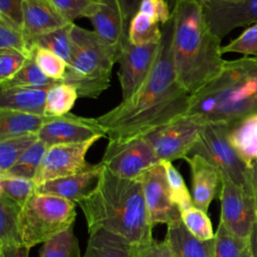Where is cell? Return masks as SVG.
<instances>
[{"label":"cell","mask_w":257,"mask_h":257,"mask_svg":"<svg viewBox=\"0 0 257 257\" xmlns=\"http://www.w3.org/2000/svg\"><path fill=\"white\" fill-rule=\"evenodd\" d=\"M106 137V130L97 117H84L71 112L60 116H48L38 133V138L48 148L60 144H72L93 138Z\"/></svg>","instance_id":"13"},{"label":"cell","mask_w":257,"mask_h":257,"mask_svg":"<svg viewBox=\"0 0 257 257\" xmlns=\"http://www.w3.org/2000/svg\"><path fill=\"white\" fill-rule=\"evenodd\" d=\"M38 135L30 134L0 141V175L7 173L20 157L38 140Z\"/></svg>","instance_id":"31"},{"label":"cell","mask_w":257,"mask_h":257,"mask_svg":"<svg viewBox=\"0 0 257 257\" xmlns=\"http://www.w3.org/2000/svg\"><path fill=\"white\" fill-rule=\"evenodd\" d=\"M39 257H83L73 226L44 242Z\"/></svg>","instance_id":"32"},{"label":"cell","mask_w":257,"mask_h":257,"mask_svg":"<svg viewBox=\"0 0 257 257\" xmlns=\"http://www.w3.org/2000/svg\"><path fill=\"white\" fill-rule=\"evenodd\" d=\"M99 139L101 138L96 137L81 143L60 144L49 147L33 180L35 185L75 175L89 169L92 165L86 162L85 156Z\"/></svg>","instance_id":"11"},{"label":"cell","mask_w":257,"mask_h":257,"mask_svg":"<svg viewBox=\"0 0 257 257\" xmlns=\"http://www.w3.org/2000/svg\"><path fill=\"white\" fill-rule=\"evenodd\" d=\"M21 207L0 196V249L22 245L19 229Z\"/></svg>","instance_id":"25"},{"label":"cell","mask_w":257,"mask_h":257,"mask_svg":"<svg viewBox=\"0 0 257 257\" xmlns=\"http://www.w3.org/2000/svg\"><path fill=\"white\" fill-rule=\"evenodd\" d=\"M0 50H16L28 59H33V50L23 29L0 17Z\"/></svg>","instance_id":"34"},{"label":"cell","mask_w":257,"mask_h":257,"mask_svg":"<svg viewBox=\"0 0 257 257\" xmlns=\"http://www.w3.org/2000/svg\"><path fill=\"white\" fill-rule=\"evenodd\" d=\"M92 1H94V2H101L102 0H92Z\"/></svg>","instance_id":"51"},{"label":"cell","mask_w":257,"mask_h":257,"mask_svg":"<svg viewBox=\"0 0 257 257\" xmlns=\"http://www.w3.org/2000/svg\"><path fill=\"white\" fill-rule=\"evenodd\" d=\"M214 257H253L250 238H241L219 222L214 237Z\"/></svg>","instance_id":"27"},{"label":"cell","mask_w":257,"mask_h":257,"mask_svg":"<svg viewBox=\"0 0 257 257\" xmlns=\"http://www.w3.org/2000/svg\"><path fill=\"white\" fill-rule=\"evenodd\" d=\"M214 1H221V2H229V3H240L245 0H214Z\"/></svg>","instance_id":"50"},{"label":"cell","mask_w":257,"mask_h":257,"mask_svg":"<svg viewBox=\"0 0 257 257\" xmlns=\"http://www.w3.org/2000/svg\"><path fill=\"white\" fill-rule=\"evenodd\" d=\"M75 205L61 197L34 193L19 215L22 245L31 248L73 226Z\"/></svg>","instance_id":"6"},{"label":"cell","mask_w":257,"mask_h":257,"mask_svg":"<svg viewBox=\"0 0 257 257\" xmlns=\"http://www.w3.org/2000/svg\"><path fill=\"white\" fill-rule=\"evenodd\" d=\"M70 23L49 0H24L23 32L28 41Z\"/></svg>","instance_id":"19"},{"label":"cell","mask_w":257,"mask_h":257,"mask_svg":"<svg viewBox=\"0 0 257 257\" xmlns=\"http://www.w3.org/2000/svg\"><path fill=\"white\" fill-rule=\"evenodd\" d=\"M51 4L66 18L73 22L77 18L88 17L97 2L92 0H49Z\"/></svg>","instance_id":"40"},{"label":"cell","mask_w":257,"mask_h":257,"mask_svg":"<svg viewBox=\"0 0 257 257\" xmlns=\"http://www.w3.org/2000/svg\"><path fill=\"white\" fill-rule=\"evenodd\" d=\"M181 219L189 232L196 238L203 241L214 239L215 233L206 212L193 206L181 213Z\"/></svg>","instance_id":"37"},{"label":"cell","mask_w":257,"mask_h":257,"mask_svg":"<svg viewBox=\"0 0 257 257\" xmlns=\"http://www.w3.org/2000/svg\"><path fill=\"white\" fill-rule=\"evenodd\" d=\"M229 126L224 124L204 125L200 138L190 155H199L216 166L235 184L249 189L248 166L240 159L228 139Z\"/></svg>","instance_id":"7"},{"label":"cell","mask_w":257,"mask_h":257,"mask_svg":"<svg viewBox=\"0 0 257 257\" xmlns=\"http://www.w3.org/2000/svg\"><path fill=\"white\" fill-rule=\"evenodd\" d=\"M48 116L0 108V141L24 135H38Z\"/></svg>","instance_id":"24"},{"label":"cell","mask_w":257,"mask_h":257,"mask_svg":"<svg viewBox=\"0 0 257 257\" xmlns=\"http://www.w3.org/2000/svg\"><path fill=\"white\" fill-rule=\"evenodd\" d=\"M24 0H0V17L23 29Z\"/></svg>","instance_id":"43"},{"label":"cell","mask_w":257,"mask_h":257,"mask_svg":"<svg viewBox=\"0 0 257 257\" xmlns=\"http://www.w3.org/2000/svg\"><path fill=\"white\" fill-rule=\"evenodd\" d=\"M135 257H176V255L165 239L161 242L154 239L146 245L136 247Z\"/></svg>","instance_id":"44"},{"label":"cell","mask_w":257,"mask_h":257,"mask_svg":"<svg viewBox=\"0 0 257 257\" xmlns=\"http://www.w3.org/2000/svg\"><path fill=\"white\" fill-rule=\"evenodd\" d=\"M48 147L41 141L37 140L16 162V164L5 174L7 176L23 178L27 180H34L43 157Z\"/></svg>","instance_id":"30"},{"label":"cell","mask_w":257,"mask_h":257,"mask_svg":"<svg viewBox=\"0 0 257 257\" xmlns=\"http://www.w3.org/2000/svg\"><path fill=\"white\" fill-rule=\"evenodd\" d=\"M58 80L46 76L37 66L34 59H29L24 66L8 81L0 83V88L8 87H42L54 85Z\"/></svg>","instance_id":"33"},{"label":"cell","mask_w":257,"mask_h":257,"mask_svg":"<svg viewBox=\"0 0 257 257\" xmlns=\"http://www.w3.org/2000/svg\"><path fill=\"white\" fill-rule=\"evenodd\" d=\"M249 238H250L253 257H257V221H256V223L253 227V231H252Z\"/></svg>","instance_id":"48"},{"label":"cell","mask_w":257,"mask_h":257,"mask_svg":"<svg viewBox=\"0 0 257 257\" xmlns=\"http://www.w3.org/2000/svg\"><path fill=\"white\" fill-rule=\"evenodd\" d=\"M30 248L20 246H9L0 249V257H28Z\"/></svg>","instance_id":"46"},{"label":"cell","mask_w":257,"mask_h":257,"mask_svg":"<svg viewBox=\"0 0 257 257\" xmlns=\"http://www.w3.org/2000/svg\"><path fill=\"white\" fill-rule=\"evenodd\" d=\"M102 169L103 165L98 163L81 173L44 182L35 187V193L61 197L78 204L96 187Z\"/></svg>","instance_id":"17"},{"label":"cell","mask_w":257,"mask_h":257,"mask_svg":"<svg viewBox=\"0 0 257 257\" xmlns=\"http://www.w3.org/2000/svg\"><path fill=\"white\" fill-rule=\"evenodd\" d=\"M144 197L154 227L163 223L167 226L181 220V212L172 200L166 170L162 162L147 170L140 178Z\"/></svg>","instance_id":"12"},{"label":"cell","mask_w":257,"mask_h":257,"mask_svg":"<svg viewBox=\"0 0 257 257\" xmlns=\"http://www.w3.org/2000/svg\"><path fill=\"white\" fill-rule=\"evenodd\" d=\"M248 183H249V190L253 196L256 211H257V161L252 163L248 167Z\"/></svg>","instance_id":"47"},{"label":"cell","mask_w":257,"mask_h":257,"mask_svg":"<svg viewBox=\"0 0 257 257\" xmlns=\"http://www.w3.org/2000/svg\"><path fill=\"white\" fill-rule=\"evenodd\" d=\"M227 52L257 57V23L248 26L238 37L222 46V53Z\"/></svg>","instance_id":"39"},{"label":"cell","mask_w":257,"mask_h":257,"mask_svg":"<svg viewBox=\"0 0 257 257\" xmlns=\"http://www.w3.org/2000/svg\"><path fill=\"white\" fill-rule=\"evenodd\" d=\"M192 173V198L196 208L208 212L213 199L220 194L222 188V173L212 163L199 155L185 158Z\"/></svg>","instance_id":"18"},{"label":"cell","mask_w":257,"mask_h":257,"mask_svg":"<svg viewBox=\"0 0 257 257\" xmlns=\"http://www.w3.org/2000/svg\"><path fill=\"white\" fill-rule=\"evenodd\" d=\"M165 1H166V3L168 4V6H169L171 12L173 13L174 10H175V8H176V6H177V4H178V2H179L180 0H165Z\"/></svg>","instance_id":"49"},{"label":"cell","mask_w":257,"mask_h":257,"mask_svg":"<svg viewBox=\"0 0 257 257\" xmlns=\"http://www.w3.org/2000/svg\"><path fill=\"white\" fill-rule=\"evenodd\" d=\"M165 240L176 257H214V239L200 240L186 228L182 219L167 226Z\"/></svg>","instance_id":"21"},{"label":"cell","mask_w":257,"mask_h":257,"mask_svg":"<svg viewBox=\"0 0 257 257\" xmlns=\"http://www.w3.org/2000/svg\"><path fill=\"white\" fill-rule=\"evenodd\" d=\"M162 163L166 170V177L173 202L179 208L181 213L192 208L194 206L193 198L183 180V177L172 164V162Z\"/></svg>","instance_id":"36"},{"label":"cell","mask_w":257,"mask_h":257,"mask_svg":"<svg viewBox=\"0 0 257 257\" xmlns=\"http://www.w3.org/2000/svg\"><path fill=\"white\" fill-rule=\"evenodd\" d=\"M72 25L73 23H70L66 26L44 33L29 40L28 42L31 49L33 52L37 47L50 50L51 52L63 58L68 64L71 60L73 50L71 40Z\"/></svg>","instance_id":"26"},{"label":"cell","mask_w":257,"mask_h":257,"mask_svg":"<svg viewBox=\"0 0 257 257\" xmlns=\"http://www.w3.org/2000/svg\"><path fill=\"white\" fill-rule=\"evenodd\" d=\"M29 60L16 50H0V83L10 80Z\"/></svg>","instance_id":"41"},{"label":"cell","mask_w":257,"mask_h":257,"mask_svg":"<svg viewBox=\"0 0 257 257\" xmlns=\"http://www.w3.org/2000/svg\"><path fill=\"white\" fill-rule=\"evenodd\" d=\"M71 40L72 57L63 82L72 85L80 97L97 98L110 86L112 67L118 56L93 30L74 23Z\"/></svg>","instance_id":"5"},{"label":"cell","mask_w":257,"mask_h":257,"mask_svg":"<svg viewBox=\"0 0 257 257\" xmlns=\"http://www.w3.org/2000/svg\"><path fill=\"white\" fill-rule=\"evenodd\" d=\"M136 246L104 230L89 232L83 257H135Z\"/></svg>","instance_id":"23"},{"label":"cell","mask_w":257,"mask_h":257,"mask_svg":"<svg viewBox=\"0 0 257 257\" xmlns=\"http://www.w3.org/2000/svg\"><path fill=\"white\" fill-rule=\"evenodd\" d=\"M257 113V57L226 60L220 73L190 96L188 115L231 126Z\"/></svg>","instance_id":"4"},{"label":"cell","mask_w":257,"mask_h":257,"mask_svg":"<svg viewBox=\"0 0 257 257\" xmlns=\"http://www.w3.org/2000/svg\"><path fill=\"white\" fill-rule=\"evenodd\" d=\"M139 11L152 17L161 25L166 24L173 15L165 0H142Z\"/></svg>","instance_id":"42"},{"label":"cell","mask_w":257,"mask_h":257,"mask_svg":"<svg viewBox=\"0 0 257 257\" xmlns=\"http://www.w3.org/2000/svg\"><path fill=\"white\" fill-rule=\"evenodd\" d=\"M228 139L240 159L248 167L257 161V113L229 126Z\"/></svg>","instance_id":"22"},{"label":"cell","mask_w":257,"mask_h":257,"mask_svg":"<svg viewBox=\"0 0 257 257\" xmlns=\"http://www.w3.org/2000/svg\"><path fill=\"white\" fill-rule=\"evenodd\" d=\"M105 169L123 179H139L160 163L145 137L124 141H108L101 162Z\"/></svg>","instance_id":"9"},{"label":"cell","mask_w":257,"mask_h":257,"mask_svg":"<svg viewBox=\"0 0 257 257\" xmlns=\"http://www.w3.org/2000/svg\"><path fill=\"white\" fill-rule=\"evenodd\" d=\"M97 36L118 56L127 42V26L124 23L116 0L97 2L87 17Z\"/></svg>","instance_id":"16"},{"label":"cell","mask_w":257,"mask_h":257,"mask_svg":"<svg viewBox=\"0 0 257 257\" xmlns=\"http://www.w3.org/2000/svg\"><path fill=\"white\" fill-rule=\"evenodd\" d=\"M78 205L88 232L104 230L136 247L154 240L140 179H123L103 167L96 187Z\"/></svg>","instance_id":"2"},{"label":"cell","mask_w":257,"mask_h":257,"mask_svg":"<svg viewBox=\"0 0 257 257\" xmlns=\"http://www.w3.org/2000/svg\"><path fill=\"white\" fill-rule=\"evenodd\" d=\"M173 62L180 84L192 95L222 70L221 39L215 35L200 0H180L173 12Z\"/></svg>","instance_id":"3"},{"label":"cell","mask_w":257,"mask_h":257,"mask_svg":"<svg viewBox=\"0 0 257 257\" xmlns=\"http://www.w3.org/2000/svg\"><path fill=\"white\" fill-rule=\"evenodd\" d=\"M219 198L221 202L220 222L234 235L249 238L257 221V211L251 191L222 176Z\"/></svg>","instance_id":"10"},{"label":"cell","mask_w":257,"mask_h":257,"mask_svg":"<svg viewBox=\"0 0 257 257\" xmlns=\"http://www.w3.org/2000/svg\"><path fill=\"white\" fill-rule=\"evenodd\" d=\"M51 86L0 88V108L45 115L46 95Z\"/></svg>","instance_id":"20"},{"label":"cell","mask_w":257,"mask_h":257,"mask_svg":"<svg viewBox=\"0 0 257 257\" xmlns=\"http://www.w3.org/2000/svg\"><path fill=\"white\" fill-rule=\"evenodd\" d=\"M162 37V25L146 15L138 11L131 19L127 40L133 45H145L152 42H159Z\"/></svg>","instance_id":"28"},{"label":"cell","mask_w":257,"mask_h":257,"mask_svg":"<svg viewBox=\"0 0 257 257\" xmlns=\"http://www.w3.org/2000/svg\"><path fill=\"white\" fill-rule=\"evenodd\" d=\"M142 0H116L125 25L128 28L131 19L139 11Z\"/></svg>","instance_id":"45"},{"label":"cell","mask_w":257,"mask_h":257,"mask_svg":"<svg viewBox=\"0 0 257 257\" xmlns=\"http://www.w3.org/2000/svg\"><path fill=\"white\" fill-rule=\"evenodd\" d=\"M212 32L221 40L237 27L257 23V0L229 3L200 0Z\"/></svg>","instance_id":"15"},{"label":"cell","mask_w":257,"mask_h":257,"mask_svg":"<svg viewBox=\"0 0 257 257\" xmlns=\"http://www.w3.org/2000/svg\"><path fill=\"white\" fill-rule=\"evenodd\" d=\"M33 59L46 76L54 80L63 81L68 67L63 58L50 50L37 47L34 50Z\"/></svg>","instance_id":"38"},{"label":"cell","mask_w":257,"mask_h":257,"mask_svg":"<svg viewBox=\"0 0 257 257\" xmlns=\"http://www.w3.org/2000/svg\"><path fill=\"white\" fill-rule=\"evenodd\" d=\"M159 42L133 45L128 42L122 48L118 59L117 76L122 100L132 96L150 73L159 51Z\"/></svg>","instance_id":"14"},{"label":"cell","mask_w":257,"mask_h":257,"mask_svg":"<svg viewBox=\"0 0 257 257\" xmlns=\"http://www.w3.org/2000/svg\"><path fill=\"white\" fill-rule=\"evenodd\" d=\"M204 123L183 115L145 136L160 162H173L188 157L197 144Z\"/></svg>","instance_id":"8"},{"label":"cell","mask_w":257,"mask_h":257,"mask_svg":"<svg viewBox=\"0 0 257 257\" xmlns=\"http://www.w3.org/2000/svg\"><path fill=\"white\" fill-rule=\"evenodd\" d=\"M35 187L32 180L0 175V196L6 197L21 208L35 193Z\"/></svg>","instance_id":"35"},{"label":"cell","mask_w":257,"mask_h":257,"mask_svg":"<svg viewBox=\"0 0 257 257\" xmlns=\"http://www.w3.org/2000/svg\"><path fill=\"white\" fill-rule=\"evenodd\" d=\"M174 16L162 25L159 51L145 81L128 98L97 117L108 141L145 137L186 115L191 94L177 79L172 53Z\"/></svg>","instance_id":"1"},{"label":"cell","mask_w":257,"mask_h":257,"mask_svg":"<svg viewBox=\"0 0 257 257\" xmlns=\"http://www.w3.org/2000/svg\"><path fill=\"white\" fill-rule=\"evenodd\" d=\"M79 97L77 90L63 81L51 86L46 95L45 115L60 116L69 113Z\"/></svg>","instance_id":"29"}]
</instances>
